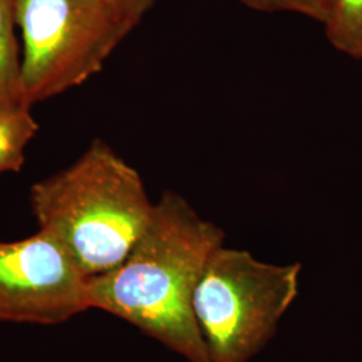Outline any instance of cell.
Returning a JSON list of instances; mask_svg holds the SVG:
<instances>
[{"label":"cell","instance_id":"7a4b0ae2","mask_svg":"<svg viewBox=\"0 0 362 362\" xmlns=\"http://www.w3.org/2000/svg\"><path fill=\"white\" fill-rule=\"evenodd\" d=\"M30 203L39 230L65 247L89 278L127 259L155 209L140 173L101 140L71 167L35 182Z\"/></svg>","mask_w":362,"mask_h":362},{"label":"cell","instance_id":"3957f363","mask_svg":"<svg viewBox=\"0 0 362 362\" xmlns=\"http://www.w3.org/2000/svg\"><path fill=\"white\" fill-rule=\"evenodd\" d=\"M300 270L224 245L214 252L192 299L209 362H250L266 346L297 299Z\"/></svg>","mask_w":362,"mask_h":362},{"label":"cell","instance_id":"277c9868","mask_svg":"<svg viewBox=\"0 0 362 362\" xmlns=\"http://www.w3.org/2000/svg\"><path fill=\"white\" fill-rule=\"evenodd\" d=\"M22 31L27 104L76 88L103 70L137 26L107 0H13Z\"/></svg>","mask_w":362,"mask_h":362},{"label":"cell","instance_id":"5b68a950","mask_svg":"<svg viewBox=\"0 0 362 362\" xmlns=\"http://www.w3.org/2000/svg\"><path fill=\"white\" fill-rule=\"evenodd\" d=\"M89 309V276L52 235L0 242V321L62 324Z\"/></svg>","mask_w":362,"mask_h":362},{"label":"cell","instance_id":"30bf717a","mask_svg":"<svg viewBox=\"0 0 362 362\" xmlns=\"http://www.w3.org/2000/svg\"><path fill=\"white\" fill-rule=\"evenodd\" d=\"M107 1L116 6L121 13H125L136 25L141 22L145 13H148L156 3V0H107Z\"/></svg>","mask_w":362,"mask_h":362},{"label":"cell","instance_id":"ba28073f","mask_svg":"<svg viewBox=\"0 0 362 362\" xmlns=\"http://www.w3.org/2000/svg\"><path fill=\"white\" fill-rule=\"evenodd\" d=\"M324 27L337 52L362 61V0H336Z\"/></svg>","mask_w":362,"mask_h":362},{"label":"cell","instance_id":"9c48e42d","mask_svg":"<svg viewBox=\"0 0 362 362\" xmlns=\"http://www.w3.org/2000/svg\"><path fill=\"white\" fill-rule=\"evenodd\" d=\"M258 13H297L325 25L336 0H238Z\"/></svg>","mask_w":362,"mask_h":362},{"label":"cell","instance_id":"6da1fadb","mask_svg":"<svg viewBox=\"0 0 362 362\" xmlns=\"http://www.w3.org/2000/svg\"><path fill=\"white\" fill-rule=\"evenodd\" d=\"M223 245L220 227L181 194L165 191L127 259L89 278L91 309L139 327L187 361L209 362L192 299L208 260Z\"/></svg>","mask_w":362,"mask_h":362},{"label":"cell","instance_id":"8992f818","mask_svg":"<svg viewBox=\"0 0 362 362\" xmlns=\"http://www.w3.org/2000/svg\"><path fill=\"white\" fill-rule=\"evenodd\" d=\"M13 0H0V112L27 104L22 81V58L15 35Z\"/></svg>","mask_w":362,"mask_h":362},{"label":"cell","instance_id":"52a82bcc","mask_svg":"<svg viewBox=\"0 0 362 362\" xmlns=\"http://www.w3.org/2000/svg\"><path fill=\"white\" fill-rule=\"evenodd\" d=\"M31 106L0 112V173L19 172L25 163V149L37 134L38 122Z\"/></svg>","mask_w":362,"mask_h":362}]
</instances>
